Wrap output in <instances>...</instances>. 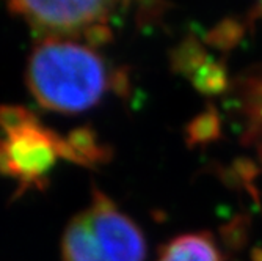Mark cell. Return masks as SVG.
Returning a JSON list of instances; mask_svg holds the SVG:
<instances>
[{
	"instance_id": "5",
	"label": "cell",
	"mask_w": 262,
	"mask_h": 261,
	"mask_svg": "<svg viewBox=\"0 0 262 261\" xmlns=\"http://www.w3.org/2000/svg\"><path fill=\"white\" fill-rule=\"evenodd\" d=\"M58 156L85 169L105 167L113 159V148L90 125L77 126L58 137Z\"/></svg>"
},
{
	"instance_id": "4",
	"label": "cell",
	"mask_w": 262,
	"mask_h": 261,
	"mask_svg": "<svg viewBox=\"0 0 262 261\" xmlns=\"http://www.w3.org/2000/svg\"><path fill=\"white\" fill-rule=\"evenodd\" d=\"M58 137L39 120L17 132L0 137V175L17 183L16 198L30 189L44 191L58 156Z\"/></svg>"
},
{
	"instance_id": "3",
	"label": "cell",
	"mask_w": 262,
	"mask_h": 261,
	"mask_svg": "<svg viewBox=\"0 0 262 261\" xmlns=\"http://www.w3.org/2000/svg\"><path fill=\"white\" fill-rule=\"evenodd\" d=\"M129 0H7L44 38L85 39L96 47L110 39V19Z\"/></svg>"
},
{
	"instance_id": "6",
	"label": "cell",
	"mask_w": 262,
	"mask_h": 261,
	"mask_svg": "<svg viewBox=\"0 0 262 261\" xmlns=\"http://www.w3.org/2000/svg\"><path fill=\"white\" fill-rule=\"evenodd\" d=\"M157 261H222V256L209 234L190 233L165 244Z\"/></svg>"
},
{
	"instance_id": "7",
	"label": "cell",
	"mask_w": 262,
	"mask_h": 261,
	"mask_svg": "<svg viewBox=\"0 0 262 261\" xmlns=\"http://www.w3.org/2000/svg\"><path fill=\"white\" fill-rule=\"evenodd\" d=\"M36 120L38 116L27 107L14 106V104L0 106V131L4 132V135L17 132L22 128L35 123Z\"/></svg>"
},
{
	"instance_id": "2",
	"label": "cell",
	"mask_w": 262,
	"mask_h": 261,
	"mask_svg": "<svg viewBox=\"0 0 262 261\" xmlns=\"http://www.w3.org/2000/svg\"><path fill=\"white\" fill-rule=\"evenodd\" d=\"M141 228L96 184L91 203L76 214L61 236L63 261H145Z\"/></svg>"
},
{
	"instance_id": "1",
	"label": "cell",
	"mask_w": 262,
	"mask_h": 261,
	"mask_svg": "<svg viewBox=\"0 0 262 261\" xmlns=\"http://www.w3.org/2000/svg\"><path fill=\"white\" fill-rule=\"evenodd\" d=\"M26 84L46 110L76 115L96 107L108 91L124 96L129 81L112 69L96 47L68 38H44L32 51Z\"/></svg>"
}]
</instances>
